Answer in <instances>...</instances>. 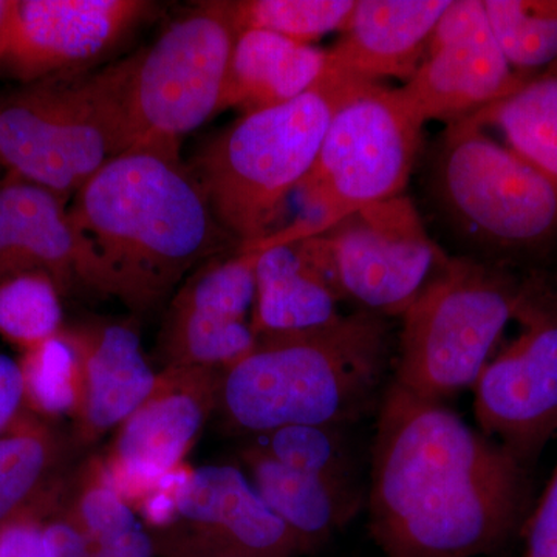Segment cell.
I'll use <instances>...</instances> for the list:
<instances>
[{"label":"cell","instance_id":"obj_22","mask_svg":"<svg viewBox=\"0 0 557 557\" xmlns=\"http://www.w3.org/2000/svg\"><path fill=\"white\" fill-rule=\"evenodd\" d=\"M471 119L497 127L508 148L557 180V61Z\"/></svg>","mask_w":557,"mask_h":557},{"label":"cell","instance_id":"obj_25","mask_svg":"<svg viewBox=\"0 0 557 557\" xmlns=\"http://www.w3.org/2000/svg\"><path fill=\"white\" fill-rule=\"evenodd\" d=\"M511 67L531 76L557 61V0H483Z\"/></svg>","mask_w":557,"mask_h":557},{"label":"cell","instance_id":"obj_32","mask_svg":"<svg viewBox=\"0 0 557 557\" xmlns=\"http://www.w3.org/2000/svg\"><path fill=\"white\" fill-rule=\"evenodd\" d=\"M57 500L44 512L42 531L49 557H95L94 544L67 509Z\"/></svg>","mask_w":557,"mask_h":557},{"label":"cell","instance_id":"obj_17","mask_svg":"<svg viewBox=\"0 0 557 557\" xmlns=\"http://www.w3.org/2000/svg\"><path fill=\"white\" fill-rule=\"evenodd\" d=\"M343 300L327 237L276 242L267 248L256 269V298L251 311L255 335L302 332L338 321Z\"/></svg>","mask_w":557,"mask_h":557},{"label":"cell","instance_id":"obj_37","mask_svg":"<svg viewBox=\"0 0 557 557\" xmlns=\"http://www.w3.org/2000/svg\"><path fill=\"white\" fill-rule=\"evenodd\" d=\"M0 168H2V166H0Z\"/></svg>","mask_w":557,"mask_h":557},{"label":"cell","instance_id":"obj_28","mask_svg":"<svg viewBox=\"0 0 557 557\" xmlns=\"http://www.w3.org/2000/svg\"><path fill=\"white\" fill-rule=\"evenodd\" d=\"M234 14L240 32L258 28L300 44H311L343 32L357 2L354 0H237Z\"/></svg>","mask_w":557,"mask_h":557},{"label":"cell","instance_id":"obj_8","mask_svg":"<svg viewBox=\"0 0 557 557\" xmlns=\"http://www.w3.org/2000/svg\"><path fill=\"white\" fill-rule=\"evenodd\" d=\"M240 28L233 0L203 2L135 53L129 83L131 149L180 157L183 137L220 113Z\"/></svg>","mask_w":557,"mask_h":557},{"label":"cell","instance_id":"obj_30","mask_svg":"<svg viewBox=\"0 0 557 557\" xmlns=\"http://www.w3.org/2000/svg\"><path fill=\"white\" fill-rule=\"evenodd\" d=\"M65 509L86 531L94 548L141 527L137 511L102 479L97 463L91 465L84 479H81L78 490L73 493Z\"/></svg>","mask_w":557,"mask_h":557},{"label":"cell","instance_id":"obj_26","mask_svg":"<svg viewBox=\"0 0 557 557\" xmlns=\"http://www.w3.org/2000/svg\"><path fill=\"white\" fill-rule=\"evenodd\" d=\"M64 329L62 292L42 271H27L0 281V336L27 350Z\"/></svg>","mask_w":557,"mask_h":557},{"label":"cell","instance_id":"obj_29","mask_svg":"<svg viewBox=\"0 0 557 557\" xmlns=\"http://www.w3.org/2000/svg\"><path fill=\"white\" fill-rule=\"evenodd\" d=\"M338 428L292 424L255 435L252 446L285 467L347 487V458Z\"/></svg>","mask_w":557,"mask_h":557},{"label":"cell","instance_id":"obj_4","mask_svg":"<svg viewBox=\"0 0 557 557\" xmlns=\"http://www.w3.org/2000/svg\"><path fill=\"white\" fill-rule=\"evenodd\" d=\"M370 84L324 67L298 98L247 113L193 157L186 168L228 236L245 245L276 233L336 112Z\"/></svg>","mask_w":557,"mask_h":557},{"label":"cell","instance_id":"obj_36","mask_svg":"<svg viewBox=\"0 0 557 557\" xmlns=\"http://www.w3.org/2000/svg\"><path fill=\"white\" fill-rule=\"evenodd\" d=\"M17 0H0V60L9 49L16 21Z\"/></svg>","mask_w":557,"mask_h":557},{"label":"cell","instance_id":"obj_19","mask_svg":"<svg viewBox=\"0 0 557 557\" xmlns=\"http://www.w3.org/2000/svg\"><path fill=\"white\" fill-rule=\"evenodd\" d=\"M67 205L33 183L13 178L0 183V281L42 271L57 281L62 295L81 288L78 247Z\"/></svg>","mask_w":557,"mask_h":557},{"label":"cell","instance_id":"obj_12","mask_svg":"<svg viewBox=\"0 0 557 557\" xmlns=\"http://www.w3.org/2000/svg\"><path fill=\"white\" fill-rule=\"evenodd\" d=\"M175 498V522L150 533L156 552L161 548L171 557H295L309 552L240 468H190Z\"/></svg>","mask_w":557,"mask_h":557},{"label":"cell","instance_id":"obj_20","mask_svg":"<svg viewBox=\"0 0 557 557\" xmlns=\"http://www.w3.org/2000/svg\"><path fill=\"white\" fill-rule=\"evenodd\" d=\"M327 50L296 42L277 33L242 30L231 54L220 112L247 113L298 98L322 75Z\"/></svg>","mask_w":557,"mask_h":557},{"label":"cell","instance_id":"obj_24","mask_svg":"<svg viewBox=\"0 0 557 557\" xmlns=\"http://www.w3.org/2000/svg\"><path fill=\"white\" fill-rule=\"evenodd\" d=\"M60 457V437L28 410L0 432V522L49 493V479Z\"/></svg>","mask_w":557,"mask_h":557},{"label":"cell","instance_id":"obj_34","mask_svg":"<svg viewBox=\"0 0 557 557\" xmlns=\"http://www.w3.org/2000/svg\"><path fill=\"white\" fill-rule=\"evenodd\" d=\"M24 410L20 362L0 354V432L5 431Z\"/></svg>","mask_w":557,"mask_h":557},{"label":"cell","instance_id":"obj_15","mask_svg":"<svg viewBox=\"0 0 557 557\" xmlns=\"http://www.w3.org/2000/svg\"><path fill=\"white\" fill-rule=\"evenodd\" d=\"M159 7L148 0H17L0 69L28 84L98 67Z\"/></svg>","mask_w":557,"mask_h":557},{"label":"cell","instance_id":"obj_10","mask_svg":"<svg viewBox=\"0 0 557 557\" xmlns=\"http://www.w3.org/2000/svg\"><path fill=\"white\" fill-rule=\"evenodd\" d=\"M324 236L343 299L383 318L403 317L448 259L405 194L359 209Z\"/></svg>","mask_w":557,"mask_h":557},{"label":"cell","instance_id":"obj_33","mask_svg":"<svg viewBox=\"0 0 557 557\" xmlns=\"http://www.w3.org/2000/svg\"><path fill=\"white\" fill-rule=\"evenodd\" d=\"M520 557H557V463L525 531Z\"/></svg>","mask_w":557,"mask_h":557},{"label":"cell","instance_id":"obj_27","mask_svg":"<svg viewBox=\"0 0 557 557\" xmlns=\"http://www.w3.org/2000/svg\"><path fill=\"white\" fill-rule=\"evenodd\" d=\"M24 408L42 420L75 417L79 403V362L64 332L21 351Z\"/></svg>","mask_w":557,"mask_h":557},{"label":"cell","instance_id":"obj_1","mask_svg":"<svg viewBox=\"0 0 557 557\" xmlns=\"http://www.w3.org/2000/svg\"><path fill=\"white\" fill-rule=\"evenodd\" d=\"M525 502L523 467L442 401L392 381L380 399L369 528L386 557H479L500 548Z\"/></svg>","mask_w":557,"mask_h":557},{"label":"cell","instance_id":"obj_18","mask_svg":"<svg viewBox=\"0 0 557 557\" xmlns=\"http://www.w3.org/2000/svg\"><path fill=\"white\" fill-rule=\"evenodd\" d=\"M453 0H359L325 67L379 83L412 78Z\"/></svg>","mask_w":557,"mask_h":557},{"label":"cell","instance_id":"obj_14","mask_svg":"<svg viewBox=\"0 0 557 557\" xmlns=\"http://www.w3.org/2000/svg\"><path fill=\"white\" fill-rule=\"evenodd\" d=\"M527 78L498 46L483 0H453L399 91L421 123H453L508 97Z\"/></svg>","mask_w":557,"mask_h":557},{"label":"cell","instance_id":"obj_35","mask_svg":"<svg viewBox=\"0 0 557 557\" xmlns=\"http://www.w3.org/2000/svg\"><path fill=\"white\" fill-rule=\"evenodd\" d=\"M153 553V539L143 527L95 548V557H152Z\"/></svg>","mask_w":557,"mask_h":557},{"label":"cell","instance_id":"obj_6","mask_svg":"<svg viewBox=\"0 0 557 557\" xmlns=\"http://www.w3.org/2000/svg\"><path fill=\"white\" fill-rule=\"evenodd\" d=\"M537 289L496 267L446 259L403 314L395 383L434 401L474 386Z\"/></svg>","mask_w":557,"mask_h":557},{"label":"cell","instance_id":"obj_13","mask_svg":"<svg viewBox=\"0 0 557 557\" xmlns=\"http://www.w3.org/2000/svg\"><path fill=\"white\" fill-rule=\"evenodd\" d=\"M220 373L208 368L161 369L152 394L115 432L102 479L134 507L161 475L185 463L208 418L218 410Z\"/></svg>","mask_w":557,"mask_h":557},{"label":"cell","instance_id":"obj_9","mask_svg":"<svg viewBox=\"0 0 557 557\" xmlns=\"http://www.w3.org/2000/svg\"><path fill=\"white\" fill-rule=\"evenodd\" d=\"M432 180L454 222L486 244L534 249L557 237V180L471 116L443 132Z\"/></svg>","mask_w":557,"mask_h":557},{"label":"cell","instance_id":"obj_16","mask_svg":"<svg viewBox=\"0 0 557 557\" xmlns=\"http://www.w3.org/2000/svg\"><path fill=\"white\" fill-rule=\"evenodd\" d=\"M79 362L76 435L83 445L116 431L152 394L153 372L134 322L87 321L64 325Z\"/></svg>","mask_w":557,"mask_h":557},{"label":"cell","instance_id":"obj_2","mask_svg":"<svg viewBox=\"0 0 557 557\" xmlns=\"http://www.w3.org/2000/svg\"><path fill=\"white\" fill-rule=\"evenodd\" d=\"M81 288L134 313L157 309L233 237L180 157L131 149L70 200Z\"/></svg>","mask_w":557,"mask_h":557},{"label":"cell","instance_id":"obj_11","mask_svg":"<svg viewBox=\"0 0 557 557\" xmlns=\"http://www.w3.org/2000/svg\"><path fill=\"white\" fill-rule=\"evenodd\" d=\"M519 319L474 384V410L480 432L527 467L557 431V299L537 289Z\"/></svg>","mask_w":557,"mask_h":557},{"label":"cell","instance_id":"obj_5","mask_svg":"<svg viewBox=\"0 0 557 557\" xmlns=\"http://www.w3.org/2000/svg\"><path fill=\"white\" fill-rule=\"evenodd\" d=\"M135 54L24 84L0 98V166L65 203L132 148Z\"/></svg>","mask_w":557,"mask_h":557},{"label":"cell","instance_id":"obj_23","mask_svg":"<svg viewBox=\"0 0 557 557\" xmlns=\"http://www.w3.org/2000/svg\"><path fill=\"white\" fill-rule=\"evenodd\" d=\"M251 322L170 302L161 324L159 357L166 368L225 370L255 347Z\"/></svg>","mask_w":557,"mask_h":557},{"label":"cell","instance_id":"obj_21","mask_svg":"<svg viewBox=\"0 0 557 557\" xmlns=\"http://www.w3.org/2000/svg\"><path fill=\"white\" fill-rule=\"evenodd\" d=\"M242 457L259 496L307 549L327 541L357 508L351 490L285 467L256 446Z\"/></svg>","mask_w":557,"mask_h":557},{"label":"cell","instance_id":"obj_7","mask_svg":"<svg viewBox=\"0 0 557 557\" xmlns=\"http://www.w3.org/2000/svg\"><path fill=\"white\" fill-rule=\"evenodd\" d=\"M424 124L399 89L370 84L336 112L298 193L288 240L321 236L359 209L405 194Z\"/></svg>","mask_w":557,"mask_h":557},{"label":"cell","instance_id":"obj_3","mask_svg":"<svg viewBox=\"0 0 557 557\" xmlns=\"http://www.w3.org/2000/svg\"><path fill=\"white\" fill-rule=\"evenodd\" d=\"M391 354L386 321L364 310L324 327L263 333L220 373L218 410L244 434L292 424L339 428L379 401Z\"/></svg>","mask_w":557,"mask_h":557},{"label":"cell","instance_id":"obj_31","mask_svg":"<svg viewBox=\"0 0 557 557\" xmlns=\"http://www.w3.org/2000/svg\"><path fill=\"white\" fill-rule=\"evenodd\" d=\"M17 512L13 518L0 522V557H49L44 541V512L57 498L53 493Z\"/></svg>","mask_w":557,"mask_h":557}]
</instances>
